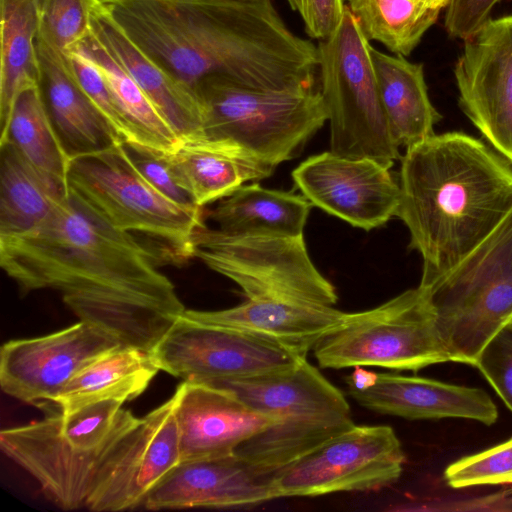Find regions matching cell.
<instances>
[{"label": "cell", "mask_w": 512, "mask_h": 512, "mask_svg": "<svg viewBox=\"0 0 512 512\" xmlns=\"http://www.w3.org/2000/svg\"><path fill=\"white\" fill-rule=\"evenodd\" d=\"M159 257L71 193L36 228L0 237V265L22 294L51 289L81 320L151 352L186 308Z\"/></svg>", "instance_id": "cell-1"}, {"label": "cell", "mask_w": 512, "mask_h": 512, "mask_svg": "<svg viewBox=\"0 0 512 512\" xmlns=\"http://www.w3.org/2000/svg\"><path fill=\"white\" fill-rule=\"evenodd\" d=\"M150 58L195 91L207 78L256 90L314 88L317 46L271 0H98Z\"/></svg>", "instance_id": "cell-2"}, {"label": "cell", "mask_w": 512, "mask_h": 512, "mask_svg": "<svg viewBox=\"0 0 512 512\" xmlns=\"http://www.w3.org/2000/svg\"><path fill=\"white\" fill-rule=\"evenodd\" d=\"M399 186L396 216L421 255L422 287L453 270L512 210V163L463 132L406 148Z\"/></svg>", "instance_id": "cell-3"}, {"label": "cell", "mask_w": 512, "mask_h": 512, "mask_svg": "<svg viewBox=\"0 0 512 512\" xmlns=\"http://www.w3.org/2000/svg\"><path fill=\"white\" fill-rule=\"evenodd\" d=\"M210 384L230 390L251 408L278 419L234 453L268 482L301 456L355 425L342 391L307 358L285 370Z\"/></svg>", "instance_id": "cell-4"}, {"label": "cell", "mask_w": 512, "mask_h": 512, "mask_svg": "<svg viewBox=\"0 0 512 512\" xmlns=\"http://www.w3.org/2000/svg\"><path fill=\"white\" fill-rule=\"evenodd\" d=\"M69 192L114 228L155 241L169 258H194L203 208L177 203L156 189L129 157L124 142L71 159Z\"/></svg>", "instance_id": "cell-5"}, {"label": "cell", "mask_w": 512, "mask_h": 512, "mask_svg": "<svg viewBox=\"0 0 512 512\" xmlns=\"http://www.w3.org/2000/svg\"><path fill=\"white\" fill-rule=\"evenodd\" d=\"M422 288L452 362L475 366L512 319V210L453 270Z\"/></svg>", "instance_id": "cell-6"}, {"label": "cell", "mask_w": 512, "mask_h": 512, "mask_svg": "<svg viewBox=\"0 0 512 512\" xmlns=\"http://www.w3.org/2000/svg\"><path fill=\"white\" fill-rule=\"evenodd\" d=\"M196 94L207 137L231 141L274 169L328 121L321 93L314 88L256 90L207 78Z\"/></svg>", "instance_id": "cell-7"}, {"label": "cell", "mask_w": 512, "mask_h": 512, "mask_svg": "<svg viewBox=\"0 0 512 512\" xmlns=\"http://www.w3.org/2000/svg\"><path fill=\"white\" fill-rule=\"evenodd\" d=\"M371 48L345 5L339 27L318 41L320 93L330 125V151L391 168L400 147L384 113Z\"/></svg>", "instance_id": "cell-8"}, {"label": "cell", "mask_w": 512, "mask_h": 512, "mask_svg": "<svg viewBox=\"0 0 512 512\" xmlns=\"http://www.w3.org/2000/svg\"><path fill=\"white\" fill-rule=\"evenodd\" d=\"M322 368L376 366L417 371L450 362L425 290L409 289L381 305L346 313L313 348Z\"/></svg>", "instance_id": "cell-9"}, {"label": "cell", "mask_w": 512, "mask_h": 512, "mask_svg": "<svg viewBox=\"0 0 512 512\" xmlns=\"http://www.w3.org/2000/svg\"><path fill=\"white\" fill-rule=\"evenodd\" d=\"M194 258L236 283L247 299L334 306V285L311 261L303 236L231 235L204 226Z\"/></svg>", "instance_id": "cell-10"}, {"label": "cell", "mask_w": 512, "mask_h": 512, "mask_svg": "<svg viewBox=\"0 0 512 512\" xmlns=\"http://www.w3.org/2000/svg\"><path fill=\"white\" fill-rule=\"evenodd\" d=\"M404 462L392 427L355 424L295 460L269 484L274 499L376 491L400 478Z\"/></svg>", "instance_id": "cell-11"}, {"label": "cell", "mask_w": 512, "mask_h": 512, "mask_svg": "<svg viewBox=\"0 0 512 512\" xmlns=\"http://www.w3.org/2000/svg\"><path fill=\"white\" fill-rule=\"evenodd\" d=\"M151 355L160 370L183 381L206 384L285 370L307 358L273 342L184 315Z\"/></svg>", "instance_id": "cell-12"}, {"label": "cell", "mask_w": 512, "mask_h": 512, "mask_svg": "<svg viewBox=\"0 0 512 512\" xmlns=\"http://www.w3.org/2000/svg\"><path fill=\"white\" fill-rule=\"evenodd\" d=\"M122 346L110 333L81 320L51 334L11 340L0 350V385L22 402L55 404L83 368Z\"/></svg>", "instance_id": "cell-13"}, {"label": "cell", "mask_w": 512, "mask_h": 512, "mask_svg": "<svg viewBox=\"0 0 512 512\" xmlns=\"http://www.w3.org/2000/svg\"><path fill=\"white\" fill-rule=\"evenodd\" d=\"M454 75L461 110L512 163V15L489 19L464 41Z\"/></svg>", "instance_id": "cell-14"}, {"label": "cell", "mask_w": 512, "mask_h": 512, "mask_svg": "<svg viewBox=\"0 0 512 512\" xmlns=\"http://www.w3.org/2000/svg\"><path fill=\"white\" fill-rule=\"evenodd\" d=\"M292 179L311 205L367 231L387 223L398 210L399 183L390 168L371 158L323 152L297 166Z\"/></svg>", "instance_id": "cell-15"}, {"label": "cell", "mask_w": 512, "mask_h": 512, "mask_svg": "<svg viewBox=\"0 0 512 512\" xmlns=\"http://www.w3.org/2000/svg\"><path fill=\"white\" fill-rule=\"evenodd\" d=\"M174 395L181 462L233 455L278 421L211 384L182 381Z\"/></svg>", "instance_id": "cell-16"}, {"label": "cell", "mask_w": 512, "mask_h": 512, "mask_svg": "<svg viewBox=\"0 0 512 512\" xmlns=\"http://www.w3.org/2000/svg\"><path fill=\"white\" fill-rule=\"evenodd\" d=\"M175 395L139 419L90 511L116 512L143 504L181 462Z\"/></svg>", "instance_id": "cell-17"}, {"label": "cell", "mask_w": 512, "mask_h": 512, "mask_svg": "<svg viewBox=\"0 0 512 512\" xmlns=\"http://www.w3.org/2000/svg\"><path fill=\"white\" fill-rule=\"evenodd\" d=\"M274 499L270 484L235 454L180 462L146 496L148 510L238 508Z\"/></svg>", "instance_id": "cell-18"}, {"label": "cell", "mask_w": 512, "mask_h": 512, "mask_svg": "<svg viewBox=\"0 0 512 512\" xmlns=\"http://www.w3.org/2000/svg\"><path fill=\"white\" fill-rule=\"evenodd\" d=\"M348 393L369 410L409 420L463 418L492 425L498 417L484 390L418 376L377 373L371 387Z\"/></svg>", "instance_id": "cell-19"}, {"label": "cell", "mask_w": 512, "mask_h": 512, "mask_svg": "<svg viewBox=\"0 0 512 512\" xmlns=\"http://www.w3.org/2000/svg\"><path fill=\"white\" fill-rule=\"evenodd\" d=\"M185 317L214 327L249 334L307 357L310 350L344 321L345 312L333 306L274 299H247L214 311L186 309Z\"/></svg>", "instance_id": "cell-20"}, {"label": "cell", "mask_w": 512, "mask_h": 512, "mask_svg": "<svg viewBox=\"0 0 512 512\" xmlns=\"http://www.w3.org/2000/svg\"><path fill=\"white\" fill-rule=\"evenodd\" d=\"M91 33L128 72L181 140L204 134L198 95L150 58L103 9L91 13Z\"/></svg>", "instance_id": "cell-21"}, {"label": "cell", "mask_w": 512, "mask_h": 512, "mask_svg": "<svg viewBox=\"0 0 512 512\" xmlns=\"http://www.w3.org/2000/svg\"><path fill=\"white\" fill-rule=\"evenodd\" d=\"M37 53L45 104L71 159L123 142L82 90L64 54L39 34Z\"/></svg>", "instance_id": "cell-22"}, {"label": "cell", "mask_w": 512, "mask_h": 512, "mask_svg": "<svg viewBox=\"0 0 512 512\" xmlns=\"http://www.w3.org/2000/svg\"><path fill=\"white\" fill-rule=\"evenodd\" d=\"M167 157L179 186L202 208L274 171L237 144L206 135L181 140Z\"/></svg>", "instance_id": "cell-23"}, {"label": "cell", "mask_w": 512, "mask_h": 512, "mask_svg": "<svg viewBox=\"0 0 512 512\" xmlns=\"http://www.w3.org/2000/svg\"><path fill=\"white\" fill-rule=\"evenodd\" d=\"M69 195L66 180L38 169L10 141L0 143V237L36 228Z\"/></svg>", "instance_id": "cell-24"}, {"label": "cell", "mask_w": 512, "mask_h": 512, "mask_svg": "<svg viewBox=\"0 0 512 512\" xmlns=\"http://www.w3.org/2000/svg\"><path fill=\"white\" fill-rule=\"evenodd\" d=\"M371 56L384 113L398 146L408 148L435 134L441 115L429 99L423 65L373 47Z\"/></svg>", "instance_id": "cell-25"}, {"label": "cell", "mask_w": 512, "mask_h": 512, "mask_svg": "<svg viewBox=\"0 0 512 512\" xmlns=\"http://www.w3.org/2000/svg\"><path fill=\"white\" fill-rule=\"evenodd\" d=\"M311 203L302 195L243 185L208 211L223 233L231 235L303 236Z\"/></svg>", "instance_id": "cell-26"}, {"label": "cell", "mask_w": 512, "mask_h": 512, "mask_svg": "<svg viewBox=\"0 0 512 512\" xmlns=\"http://www.w3.org/2000/svg\"><path fill=\"white\" fill-rule=\"evenodd\" d=\"M159 370L151 352L122 346L83 368L55 404L67 414L103 400L125 403L141 395Z\"/></svg>", "instance_id": "cell-27"}, {"label": "cell", "mask_w": 512, "mask_h": 512, "mask_svg": "<svg viewBox=\"0 0 512 512\" xmlns=\"http://www.w3.org/2000/svg\"><path fill=\"white\" fill-rule=\"evenodd\" d=\"M0 138L19 93L40 82L37 37L40 0H0Z\"/></svg>", "instance_id": "cell-28"}, {"label": "cell", "mask_w": 512, "mask_h": 512, "mask_svg": "<svg viewBox=\"0 0 512 512\" xmlns=\"http://www.w3.org/2000/svg\"><path fill=\"white\" fill-rule=\"evenodd\" d=\"M98 67L130 128L132 141L173 152L181 139L107 48L91 33L80 43Z\"/></svg>", "instance_id": "cell-29"}, {"label": "cell", "mask_w": 512, "mask_h": 512, "mask_svg": "<svg viewBox=\"0 0 512 512\" xmlns=\"http://www.w3.org/2000/svg\"><path fill=\"white\" fill-rule=\"evenodd\" d=\"M346 6L369 41L404 57L418 46L441 12L425 0H348Z\"/></svg>", "instance_id": "cell-30"}, {"label": "cell", "mask_w": 512, "mask_h": 512, "mask_svg": "<svg viewBox=\"0 0 512 512\" xmlns=\"http://www.w3.org/2000/svg\"><path fill=\"white\" fill-rule=\"evenodd\" d=\"M10 141L38 169L67 181L71 157L53 125L39 84L23 89L16 98L7 131Z\"/></svg>", "instance_id": "cell-31"}, {"label": "cell", "mask_w": 512, "mask_h": 512, "mask_svg": "<svg viewBox=\"0 0 512 512\" xmlns=\"http://www.w3.org/2000/svg\"><path fill=\"white\" fill-rule=\"evenodd\" d=\"M98 0H40L38 34L64 53L90 33L91 13Z\"/></svg>", "instance_id": "cell-32"}, {"label": "cell", "mask_w": 512, "mask_h": 512, "mask_svg": "<svg viewBox=\"0 0 512 512\" xmlns=\"http://www.w3.org/2000/svg\"><path fill=\"white\" fill-rule=\"evenodd\" d=\"M444 477L460 489L477 485L512 484V438L450 464Z\"/></svg>", "instance_id": "cell-33"}, {"label": "cell", "mask_w": 512, "mask_h": 512, "mask_svg": "<svg viewBox=\"0 0 512 512\" xmlns=\"http://www.w3.org/2000/svg\"><path fill=\"white\" fill-rule=\"evenodd\" d=\"M63 54L76 81L118 137L123 142H131L130 128L98 67L80 44Z\"/></svg>", "instance_id": "cell-34"}, {"label": "cell", "mask_w": 512, "mask_h": 512, "mask_svg": "<svg viewBox=\"0 0 512 512\" xmlns=\"http://www.w3.org/2000/svg\"><path fill=\"white\" fill-rule=\"evenodd\" d=\"M475 366L512 411V324L491 339Z\"/></svg>", "instance_id": "cell-35"}, {"label": "cell", "mask_w": 512, "mask_h": 512, "mask_svg": "<svg viewBox=\"0 0 512 512\" xmlns=\"http://www.w3.org/2000/svg\"><path fill=\"white\" fill-rule=\"evenodd\" d=\"M124 146L134 165L156 189L177 203L195 205L186 191L179 186L167 152L135 142H124Z\"/></svg>", "instance_id": "cell-36"}, {"label": "cell", "mask_w": 512, "mask_h": 512, "mask_svg": "<svg viewBox=\"0 0 512 512\" xmlns=\"http://www.w3.org/2000/svg\"><path fill=\"white\" fill-rule=\"evenodd\" d=\"M303 20L308 36L318 41L331 36L339 27L345 5L343 0H286Z\"/></svg>", "instance_id": "cell-37"}, {"label": "cell", "mask_w": 512, "mask_h": 512, "mask_svg": "<svg viewBox=\"0 0 512 512\" xmlns=\"http://www.w3.org/2000/svg\"><path fill=\"white\" fill-rule=\"evenodd\" d=\"M500 0H451L445 13L444 25L453 38L466 40L490 19L492 8Z\"/></svg>", "instance_id": "cell-38"}, {"label": "cell", "mask_w": 512, "mask_h": 512, "mask_svg": "<svg viewBox=\"0 0 512 512\" xmlns=\"http://www.w3.org/2000/svg\"><path fill=\"white\" fill-rule=\"evenodd\" d=\"M376 377V372L368 371L363 366H355L346 379L347 389L348 391L367 389L375 383Z\"/></svg>", "instance_id": "cell-39"}, {"label": "cell", "mask_w": 512, "mask_h": 512, "mask_svg": "<svg viewBox=\"0 0 512 512\" xmlns=\"http://www.w3.org/2000/svg\"><path fill=\"white\" fill-rule=\"evenodd\" d=\"M430 6L442 10L447 7L451 0H425Z\"/></svg>", "instance_id": "cell-40"}, {"label": "cell", "mask_w": 512, "mask_h": 512, "mask_svg": "<svg viewBox=\"0 0 512 512\" xmlns=\"http://www.w3.org/2000/svg\"><path fill=\"white\" fill-rule=\"evenodd\" d=\"M509 323L512 324V319H511V321Z\"/></svg>", "instance_id": "cell-41"}]
</instances>
